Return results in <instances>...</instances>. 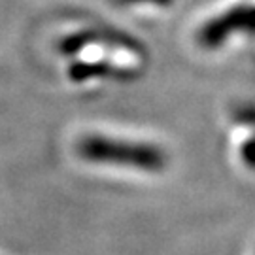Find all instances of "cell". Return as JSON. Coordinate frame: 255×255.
Masks as SVG:
<instances>
[{
  "label": "cell",
  "instance_id": "obj_3",
  "mask_svg": "<svg viewBox=\"0 0 255 255\" xmlns=\"http://www.w3.org/2000/svg\"><path fill=\"white\" fill-rule=\"evenodd\" d=\"M242 157L246 164H250V168H255V138H250L244 147H242Z\"/></svg>",
  "mask_w": 255,
  "mask_h": 255
},
{
  "label": "cell",
  "instance_id": "obj_4",
  "mask_svg": "<svg viewBox=\"0 0 255 255\" xmlns=\"http://www.w3.org/2000/svg\"><path fill=\"white\" fill-rule=\"evenodd\" d=\"M119 4H153V6H170L172 0H118Z\"/></svg>",
  "mask_w": 255,
  "mask_h": 255
},
{
  "label": "cell",
  "instance_id": "obj_1",
  "mask_svg": "<svg viewBox=\"0 0 255 255\" xmlns=\"http://www.w3.org/2000/svg\"><path fill=\"white\" fill-rule=\"evenodd\" d=\"M78 153L91 163L125 164L127 168H136L144 172H161L166 164V155L157 146L112 140L106 136H87L80 140Z\"/></svg>",
  "mask_w": 255,
  "mask_h": 255
},
{
  "label": "cell",
  "instance_id": "obj_2",
  "mask_svg": "<svg viewBox=\"0 0 255 255\" xmlns=\"http://www.w3.org/2000/svg\"><path fill=\"white\" fill-rule=\"evenodd\" d=\"M233 32H255V6H238L210 21L199 34L202 47H218Z\"/></svg>",
  "mask_w": 255,
  "mask_h": 255
}]
</instances>
